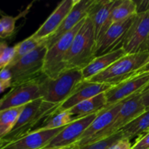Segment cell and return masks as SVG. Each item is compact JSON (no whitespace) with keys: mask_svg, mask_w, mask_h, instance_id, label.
I'll return each mask as SVG.
<instances>
[{"mask_svg":"<svg viewBox=\"0 0 149 149\" xmlns=\"http://www.w3.org/2000/svg\"><path fill=\"white\" fill-rule=\"evenodd\" d=\"M60 106L44 102L42 98L26 104L13 130L1 138V147L33 132L34 127L36 130L40 129L52 115L58 111Z\"/></svg>","mask_w":149,"mask_h":149,"instance_id":"obj_1","label":"cell"},{"mask_svg":"<svg viewBox=\"0 0 149 149\" xmlns=\"http://www.w3.org/2000/svg\"><path fill=\"white\" fill-rule=\"evenodd\" d=\"M96 44L94 25L87 16L65 55L64 63L66 68L82 70L87 67L96 58Z\"/></svg>","mask_w":149,"mask_h":149,"instance_id":"obj_2","label":"cell"},{"mask_svg":"<svg viewBox=\"0 0 149 149\" xmlns=\"http://www.w3.org/2000/svg\"><path fill=\"white\" fill-rule=\"evenodd\" d=\"M83 80L82 71L78 68H66L54 79L45 75L40 81L42 100L51 104L61 105Z\"/></svg>","mask_w":149,"mask_h":149,"instance_id":"obj_3","label":"cell"},{"mask_svg":"<svg viewBox=\"0 0 149 149\" xmlns=\"http://www.w3.org/2000/svg\"><path fill=\"white\" fill-rule=\"evenodd\" d=\"M149 63V50L135 54H127L106 70L87 81L115 86L130 77Z\"/></svg>","mask_w":149,"mask_h":149,"instance_id":"obj_4","label":"cell"},{"mask_svg":"<svg viewBox=\"0 0 149 149\" xmlns=\"http://www.w3.org/2000/svg\"><path fill=\"white\" fill-rule=\"evenodd\" d=\"M47 51V47L45 42L7 67L13 77V87L45 75L42 71Z\"/></svg>","mask_w":149,"mask_h":149,"instance_id":"obj_5","label":"cell"},{"mask_svg":"<svg viewBox=\"0 0 149 149\" xmlns=\"http://www.w3.org/2000/svg\"><path fill=\"white\" fill-rule=\"evenodd\" d=\"M84 19L70 31L64 34L58 42L47 48L42 71L46 77L51 79L56 78L61 73L66 69L64 59L71 47L76 34L84 23Z\"/></svg>","mask_w":149,"mask_h":149,"instance_id":"obj_6","label":"cell"},{"mask_svg":"<svg viewBox=\"0 0 149 149\" xmlns=\"http://www.w3.org/2000/svg\"><path fill=\"white\" fill-rule=\"evenodd\" d=\"M146 111L141 98V93L135 94L125 100L117 116L107 128L90 138L86 145L109 138L117 133L124 127ZM85 145V146H86Z\"/></svg>","mask_w":149,"mask_h":149,"instance_id":"obj_7","label":"cell"},{"mask_svg":"<svg viewBox=\"0 0 149 149\" xmlns=\"http://www.w3.org/2000/svg\"><path fill=\"white\" fill-rule=\"evenodd\" d=\"M44 76L12 87L1 99L0 111L26 106L31 102L42 98L40 81Z\"/></svg>","mask_w":149,"mask_h":149,"instance_id":"obj_8","label":"cell"},{"mask_svg":"<svg viewBox=\"0 0 149 149\" xmlns=\"http://www.w3.org/2000/svg\"><path fill=\"white\" fill-rule=\"evenodd\" d=\"M149 10L137 14L127 33L122 48L127 54L149 50Z\"/></svg>","mask_w":149,"mask_h":149,"instance_id":"obj_9","label":"cell"},{"mask_svg":"<svg viewBox=\"0 0 149 149\" xmlns=\"http://www.w3.org/2000/svg\"><path fill=\"white\" fill-rule=\"evenodd\" d=\"M149 84V71L138 73L106 92L107 106H111L142 93Z\"/></svg>","mask_w":149,"mask_h":149,"instance_id":"obj_10","label":"cell"},{"mask_svg":"<svg viewBox=\"0 0 149 149\" xmlns=\"http://www.w3.org/2000/svg\"><path fill=\"white\" fill-rule=\"evenodd\" d=\"M134 15L126 20L115 23L108 29L96 44V57L122 48L130 28L135 20Z\"/></svg>","mask_w":149,"mask_h":149,"instance_id":"obj_11","label":"cell"},{"mask_svg":"<svg viewBox=\"0 0 149 149\" xmlns=\"http://www.w3.org/2000/svg\"><path fill=\"white\" fill-rule=\"evenodd\" d=\"M97 113L98 112L77 119L71 122L65 126L44 148H63L78 142L83 133L95 119Z\"/></svg>","mask_w":149,"mask_h":149,"instance_id":"obj_12","label":"cell"},{"mask_svg":"<svg viewBox=\"0 0 149 149\" xmlns=\"http://www.w3.org/2000/svg\"><path fill=\"white\" fill-rule=\"evenodd\" d=\"M75 2L76 0L61 1L43 24L32 34V36L39 40L49 39L61 26L66 16L71 12Z\"/></svg>","mask_w":149,"mask_h":149,"instance_id":"obj_13","label":"cell"},{"mask_svg":"<svg viewBox=\"0 0 149 149\" xmlns=\"http://www.w3.org/2000/svg\"><path fill=\"white\" fill-rule=\"evenodd\" d=\"M94 0H76L74 7L68 14L58 30L47 39V47H49L58 42L64 34L74 29L87 15L89 8Z\"/></svg>","mask_w":149,"mask_h":149,"instance_id":"obj_14","label":"cell"},{"mask_svg":"<svg viewBox=\"0 0 149 149\" xmlns=\"http://www.w3.org/2000/svg\"><path fill=\"white\" fill-rule=\"evenodd\" d=\"M64 127L53 130L39 129L1 147L0 149H42Z\"/></svg>","mask_w":149,"mask_h":149,"instance_id":"obj_15","label":"cell"},{"mask_svg":"<svg viewBox=\"0 0 149 149\" xmlns=\"http://www.w3.org/2000/svg\"><path fill=\"white\" fill-rule=\"evenodd\" d=\"M113 86L110 84L90 82L83 80L76 87L74 93L60 106L58 111H68L84 100H88L103 93H106Z\"/></svg>","mask_w":149,"mask_h":149,"instance_id":"obj_16","label":"cell"},{"mask_svg":"<svg viewBox=\"0 0 149 149\" xmlns=\"http://www.w3.org/2000/svg\"><path fill=\"white\" fill-rule=\"evenodd\" d=\"M125 100H123V101L113 105V106H106L98 112L95 119L92 122L91 125L89 126V127L86 130L85 132L83 133V135L80 138L79 141L77 142L79 145L80 146V147L85 146L87 141L90 138H93L94 135H97L99 132L104 130L112 123L115 117L117 116L118 113L120 111L121 108H122V105L125 103Z\"/></svg>","mask_w":149,"mask_h":149,"instance_id":"obj_17","label":"cell"},{"mask_svg":"<svg viewBox=\"0 0 149 149\" xmlns=\"http://www.w3.org/2000/svg\"><path fill=\"white\" fill-rule=\"evenodd\" d=\"M118 2L119 0H94L89 8L87 16L91 19L94 25L96 41L100 29Z\"/></svg>","mask_w":149,"mask_h":149,"instance_id":"obj_18","label":"cell"},{"mask_svg":"<svg viewBox=\"0 0 149 149\" xmlns=\"http://www.w3.org/2000/svg\"><path fill=\"white\" fill-rule=\"evenodd\" d=\"M137 6L133 0H119L111 13L107 20L105 22L97 36V41L104 35L108 29L115 23L126 20L132 16L136 15Z\"/></svg>","mask_w":149,"mask_h":149,"instance_id":"obj_19","label":"cell"},{"mask_svg":"<svg viewBox=\"0 0 149 149\" xmlns=\"http://www.w3.org/2000/svg\"><path fill=\"white\" fill-rule=\"evenodd\" d=\"M127 55L123 48L116 49L109 53L96 57L87 67L81 70L84 80H89L94 76L100 74L111 65Z\"/></svg>","mask_w":149,"mask_h":149,"instance_id":"obj_20","label":"cell"},{"mask_svg":"<svg viewBox=\"0 0 149 149\" xmlns=\"http://www.w3.org/2000/svg\"><path fill=\"white\" fill-rule=\"evenodd\" d=\"M107 106L106 93H103L92 98L84 100L68 110L75 119L97 113Z\"/></svg>","mask_w":149,"mask_h":149,"instance_id":"obj_21","label":"cell"},{"mask_svg":"<svg viewBox=\"0 0 149 149\" xmlns=\"http://www.w3.org/2000/svg\"><path fill=\"white\" fill-rule=\"evenodd\" d=\"M121 132L125 139L130 141L135 137H139L149 131V110L135 118L128 125L124 127Z\"/></svg>","mask_w":149,"mask_h":149,"instance_id":"obj_22","label":"cell"},{"mask_svg":"<svg viewBox=\"0 0 149 149\" xmlns=\"http://www.w3.org/2000/svg\"><path fill=\"white\" fill-rule=\"evenodd\" d=\"M24 106L0 111V138L5 137L13 130Z\"/></svg>","mask_w":149,"mask_h":149,"instance_id":"obj_23","label":"cell"},{"mask_svg":"<svg viewBox=\"0 0 149 149\" xmlns=\"http://www.w3.org/2000/svg\"><path fill=\"white\" fill-rule=\"evenodd\" d=\"M47 42V39L39 40V39H36L34 37H33L31 35L22 42L17 43V45H15V55L14 59H13V62L11 63L10 65L17 62L18 60L23 58V56L30 53L31 52L36 49L38 47Z\"/></svg>","mask_w":149,"mask_h":149,"instance_id":"obj_24","label":"cell"},{"mask_svg":"<svg viewBox=\"0 0 149 149\" xmlns=\"http://www.w3.org/2000/svg\"><path fill=\"white\" fill-rule=\"evenodd\" d=\"M75 120L77 119L73 117L68 111H58L56 113L52 115L40 129L53 130L64 127Z\"/></svg>","mask_w":149,"mask_h":149,"instance_id":"obj_25","label":"cell"},{"mask_svg":"<svg viewBox=\"0 0 149 149\" xmlns=\"http://www.w3.org/2000/svg\"><path fill=\"white\" fill-rule=\"evenodd\" d=\"M24 14H20L15 17L1 14V17L0 20V36L1 39H6L12 36L15 29L16 21L18 20L20 16Z\"/></svg>","mask_w":149,"mask_h":149,"instance_id":"obj_26","label":"cell"},{"mask_svg":"<svg viewBox=\"0 0 149 149\" xmlns=\"http://www.w3.org/2000/svg\"><path fill=\"white\" fill-rule=\"evenodd\" d=\"M123 139H125L123 134L122 133L121 131H119L117 133L114 134L109 138H104V139L92 143L88 145L81 146V149H109L115 144L117 143L119 141Z\"/></svg>","mask_w":149,"mask_h":149,"instance_id":"obj_27","label":"cell"},{"mask_svg":"<svg viewBox=\"0 0 149 149\" xmlns=\"http://www.w3.org/2000/svg\"><path fill=\"white\" fill-rule=\"evenodd\" d=\"M15 55V47H9L5 42L0 44V69H4L11 64Z\"/></svg>","mask_w":149,"mask_h":149,"instance_id":"obj_28","label":"cell"},{"mask_svg":"<svg viewBox=\"0 0 149 149\" xmlns=\"http://www.w3.org/2000/svg\"><path fill=\"white\" fill-rule=\"evenodd\" d=\"M13 87V77L8 68H5L1 70L0 73V90L1 93H4L6 89Z\"/></svg>","mask_w":149,"mask_h":149,"instance_id":"obj_29","label":"cell"},{"mask_svg":"<svg viewBox=\"0 0 149 149\" xmlns=\"http://www.w3.org/2000/svg\"><path fill=\"white\" fill-rule=\"evenodd\" d=\"M132 149H149V131L138 137L132 146Z\"/></svg>","mask_w":149,"mask_h":149,"instance_id":"obj_30","label":"cell"},{"mask_svg":"<svg viewBox=\"0 0 149 149\" xmlns=\"http://www.w3.org/2000/svg\"><path fill=\"white\" fill-rule=\"evenodd\" d=\"M137 6V13L138 14L143 13L149 10V0H140L135 1Z\"/></svg>","mask_w":149,"mask_h":149,"instance_id":"obj_31","label":"cell"},{"mask_svg":"<svg viewBox=\"0 0 149 149\" xmlns=\"http://www.w3.org/2000/svg\"><path fill=\"white\" fill-rule=\"evenodd\" d=\"M109 149H132L130 141L127 139H123L119 141L117 143L110 148Z\"/></svg>","mask_w":149,"mask_h":149,"instance_id":"obj_32","label":"cell"},{"mask_svg":"<svg viewBox=\"0 0 149 149\" xmlns=\"http://www.w3.org/2000/svg\"><path fill=\"white\" fill-rule=\"evenodd\" d=\"M141 98H142L143 104L145 107L146 111L149 110V90L141 93Z\"/></svg>","mask_w":149,"mask_h":149,"instance_id":"obj_33","label":"cell"},{"mask_svg":"<svg viewBox=\"0 0 149 149\" xmlns=\"http://www.w3.org/2000/svg\"><path fill=\"white\" fill-rule=\"evenodd\" d=\"M65 149H81V147L79 145L78 143H75L72 144L71 146H68L65 147Z\"/></svg>","mask_w":149,"mask_h":149,"instance_id":"obj_34","label":"cell"},{"mask_svg":"<svg viewBox=\"0 0 149 149\" xmlns=\"http://www.w3.org/2000/svg\"><path fill=\"white\" fill-rule=\"evenodd\" d=\"M144 71H149V63L147 64L146 66H144L143 68H142V69L140 70L139 71H138V73H141V72H144Z\"/></svg>","mask_w":149,"mask_h":149,"instance_id":"obj_35","label":"cell"},{"mask_svg":"<svg viewBox=\"0 0 149 149\" xmlns=\"http://www.w3.org/2000/svg\"><path fill=\"white\" fill-rule=\"evenodd\" d=\"M148 90H149V84H148V86H147L146 87L145 89H144V90L143 92H145V91H148Z\"/></svg>","mask_w":149,"mask_h":149,"instance_id":"obj_36","label":"cell"},{"mask_svg":"<svg viewBox=\"0 0 149 149\" xmlns=\"http://www.w3.org/2000/svg\"><path fill=\"white\" fill-rule=\"evenodd\" d=\"M65 147H63V148H50V149H65ZM42 149H46V148H42Z\"/></svg>","mask_w":149,"mask_h":149,"instance_id":"obj_37","label":"cell"},{"mask_svg":"<svg viewBox=\"0 0 149 149\" xmlns=\"http://www.w3.org/2000/svg\"><path fill=\"white\" fill-rule=\"evenodd\" d=\"M148 44H149V41H148Z\"/></svg>","mask_w":149,"mask_h":149,"instance_id":"obj_38","label":"cell"}]
</instances>
